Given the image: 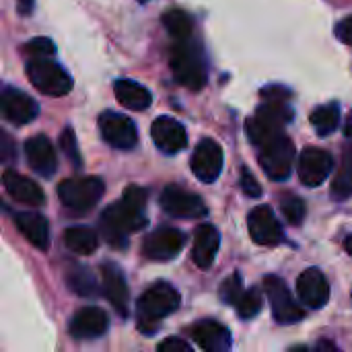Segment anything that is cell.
Wrapping results in <instances>:
<instances>
[{"label":"cell","instance_id":"37","mask_svg":"<svg viewBox=\"0 0 352 352\" xmlns=\"http://www.w3.org/2000/svg\"><path fill=\"white\" fill-rule=\"evenodd\" d=\"M291 97H293V93L287 87L272 85V87L262 89V99H266V101H291Z\"/></svg>","mask_w":352,"mask_h":352},{"label":"cell","instance_id":"29","mask_svg":"<svg viewBox=\"0 0 352 352\" xmlns=\"http://www.w3.org/2000/svg\"><path fill=\"white\" fill-rule=\"evenodd\" d=\"M340 124V107L336 103H326L320 105L318 109H314L311 113V126L316 128V132L320 136H328L332 134Z\"/></svg>","mask_w":352,"mask_h":352},{"label":"cell","instance_id":"19","mask_svg":"<svg viewBox=\"0 0 352 352\" xmlns=\"http://www.w3.org/2000/svg\"><path fill=\"white\" fill-rule=\"evenodd\" d=\"M25 157L29 167L41 177H52L58 169V157L47 136L37 134L25 142Z\"/></svg>","mask_w":352,"mask_h":352},{"label":"cell","instance_id":"39","mask_svg":"<svg viewBox=\"0 0 352 352\" xmlns=\"http://www.w3.org/2000/svg\"><path fill=\"white\" fill-rule=\"evenodd\" d=\"M161 352H171V351H177V352H190L192 351V346L186 342V340H182V338H177V336H171V338H167L165 342H161L159 346H157Z\"/></svg>","mask_w":352,"mask_h":352},{"label":"cell","instance_id":"36","mask_svg":"<svg viewBox=\"0 0 352 352\" xmlns=\"http://www.w3.org/2000/svg\"><path fill=\"white\" fill-rule=\"evenodd\" d=\"M239 184H241V190H243L245 196H250V198H260V196H262V188H260V184L256 182V177L250 173V169H241Z\"/></svg>","mask_w":352,"mask_h":352},{"label":"cell","instance_id":"13","mask_svg":"<svg viewBox=\"0 0 352 352\" xmlns=\"http://www.w3.org/2000/svg\"><path fill=\"white\" fill-rule=\"evenodd\" d=\"M186 245V235L179 229L173 227H163L151 233L144 243H142V254L148 260L155 262H167L173 260Z\"/></svg>","mask_w":352,"mask_h":352},{"label":"cell","instance_id":"20","mask_svg":"<svg viewBox=\"0 0 352 352\" xmlns=\"http://www.w3.org/2000/svg\"><path fill=\"white\" fill-rule=\"evenodd\" d=\"M101 280H103V293H105L107 301L111 303V307L122 318H126L128 316L130 293H128V285H126V278H124L122 270L116 264L105 262L101 266Z\"/></svg>","mask_w":352,"mask_h":352},{"label":"cell","instance_id":"26","mask_svg":"<svg viewBox=\"0 0 352 352\" xmlns=\"http://www.w3.org/2000/svg\"><path fill=\"white\" fill-rule=\"evenodd\" d=\"M62 237H64V245L80 256H91L99 245L97 233L89 227H68Z\"/></svg>","mask_w":352,"mask_h":352},{"label":"cell","instance_id":"16","mask_svg":"<svg viewBox=\"0 0 352 352\" xmlns=\"http://www.w3.org/2000/svg\"><path fill=\"white\" fill-rule=\"evenodd\" d=\"M151 136H153V142L157 144V148L163 151L165 155H175V153L184 151L188 144L186 128L175 118H169V116H159L153 122Z\"/></svg>","mask_w":352,"mask_h":352},{"label":"cell","instance_id":"14","mask_svg":"<svg viewBox=\"0 0 352 352\" xmlns=\"http://www.w3.org/2000/svg\"><path fill=\"white\" fill-rule=\"evenodd\" d=\"M0 109L6 122L14 126H25L33 122L39 113V105L33 97L23 93L21 89L6 87L0 95Z\"/></svg>","mask_w":352,"mask_h":352},{"label":"cell","instance_id":"4","mask_svg":"<svg viewBox=\"0 0 352 352\" xmlns=\"http://www.w3.org/2000/svg\"><path fill=\"white\" fill-rule=\"evenodd\" d=\"M179 303H182V297L171 285L157 283V285L148 287L136 303L138 328L146 334L155 332L163 318L177 311Z\"/></svg>","mask_w":352,"mask_h":352},{"label":"cell","instance_id":"21","mask_svg":"<svg viewBox=\"0 0 352 352\" xmlns=\"http://www.w3.org/2000/svg\"><path fill=\"white\" fill-rule=\"evenodd\" d=\"M219 245H221L219 231L208 223L198 225L194 231V248H192L194 264L202 270H208L214 264V258L219 254Z\"/></svg>","mask_w":352,"mask_h":352},{"label":"cell","instance_id":"31","mask_svg":"<svg viewBox=\"0 0 352 352\" xmlns=\"http://www.w3.org/2000/svg\"><path fill=\"white\" fill-rule=\"evenodd\" d=\"M262 305H264L262 293L258 289H250V291H243L241 299L235 303V309L241 320H252L262 311Z\"/></svg>","mask_w":352,"mask_h":352},{"label":"cell","instance_id":"38","mask_svg":"<svg viewBox=\"0 0 352 352\" xmlns=\"http://www.w3.org/2000/svg\"><path fill=\"white\" fill-rule=\"evenodd\" d=\"M334 33H336V37H338L342 43L352 45V14L351 16H346V19H342V21L336 25Z\"/></svg>","mask_w":352,"mask_h":352},{"label":"cell","instance_id":"7","mask_svg":"<svg viewBox=\"0 0 352 352\" xmlns=\"http://www.w3.org/2000/svg\"><path fill=\"white\" fill-rule=\"evenodd\" d=\"M262 289H264V295L268 297L272 316H274V320L278 324L291 326V324H297V322H301L305 318V311L293 299V295H291V291H289V287L285 285L283 278L270 274V276L264 278Z\"/></svg>","mask_w":352,"mask_h":352},{"label":"cell","instance_id":"32","mask_svg":"<svg viewBox=\"0 0 352 352\" xmlns=\"http://www.w3.org/2000/svg\"><path fill=\"white\" fill-rule=\"evenodd\" d=\"M280 210L285 214V219L291 223V225H301L303 219H305V202L299 198V196H293V194H283L280 196Z\"/></svg>","mask_w":352,"mask_h":352},{"label":"cell","instance_id":"25","mask_svg":"<svg viewBox=\"0 0 352 352\" xmlns=\"http://www.w3.org/2000/svg\"><path fill=\"white\" fill-rule=\"evenodd\" d=\"M113 93L116 99L120 101V105L134 109V111H142L153 103V95L146 87H142L136 80L130 78H120L113 82Z\"/></svg>","mask_w":352,"mask_h":352},{"label":"cell","instance_id":"6","mask_svg":"<svg viewBox=\"0 0 352 352\" xmlns=\"http://www.w3.org/2000/svg\"><path fill=\"white\" fill-rule=\"evenodd\" d=\"M103 192L105 186L99 177H70L58 186L60 202L76 214L89 212L101 200Z\"/></svg>","mask_w":352,"mask_h":352},{"label":"cell","instance_id":"8","mask_svg":"<svg viewBox=\"0 0 352 352\" xmlns=\"http://www.w3.org/2000/svg\"><path fill=\"white\" fill-rule=\"evenodd\" d=\"M260 165L272 182H285L295 165V146L291 138L280 134L264 144L260 153Z\"/></svg>","mask_w":352,"mask_h":352},{"label":"cell","instance_id":"1","mask_svg":"<svg viewBox=\"0 0 352 352\" xmlns=\"http://www.w3.org/2000/svg\"><path fill=\"white\" fill-rule=\"evenodd\" d=\"M146 190L140 186H128L122 200L107 206L101 214V235L111 248L124 250L128 235L146 227Z\"/></svg>","mask_w":352,"mask_h":352},{"label":"cell","instance_id":"28","mask_svg":"<svg viewBox=\"0 0 352 352\" xmlns=\"http://www.w3.org/2000/svg\"><path fill=\"white\" fill-rule=\"evenodd\" d=\"M163 25L173 39H188L194 31V21L186 10L171 8L163 14Z\"/></svg>","mask_w":352,"mask_h":352},{"label":"cell","instance_id":"2","mask_svg":"<svg viewBox=\"0 0 352 352\" xmlns=\"http://www.w3.org/2000/svg\"><path fill=\"white\" fill-rule=\"evenodd\" d=\"M169 64L173 70V76L179 85H184L190 91H200L206 85V60L200 50V45L188 37V39H175L169 52Z\"/></svg>","mask_w":352,"mask_h":352},{"label":"cell","instance_id":"17","mask_svg":"<svg viewBox=\"0 0 352 352\" xmlns=\"http://www.w3.org/2000/svg\"><path fill=\"white\" fill-rule=\"evenodd\" d=\"M107 328H109L107 314L95 305H89V307L78 309L72 316L68 332L76 340H95V338L103 336L107 332Z\"/></svg>","mask_w":352,"mask_h":352},{"label":"cell","instance_id":"18","mask_svg":"<svg viewBox=\"0 0 352 352\" xmlns=\"http://www.w3.org/2000/svg\"><path fill=\"white\" fill-rule=\"evenodd\" d=\"M297 293L301 301L311 309H322L330 301V285L322 270L307 268L297 278Z\"/></svg>","mask_w":352,"mask_h":352},{"label":"cell","instance_id":"10","mask_svg":"<svg viewBox=\"0 0 352 352\" xmlns=\"http://www.w3.org/2000/svg\"><path fill=\"white\" fill-rule=\"evenodd\" d=\"M161 208L173 219H202L206 217V204L200 196L179 188L167 186L161 194Z\"/></svg>","mask_w":352,"mask_h":352},{"label":"cell","instance_id":"24","mask_svg":"<svg viewBox=\"0 0 352 352\" xmlns=\"http://www.w3.org/2000/svg\"><path fill=\"white\" fill-rule=\"evenodd\" d=\"M14 227L39 252L50 250V225H47L45 217H41L37 212H19V214H14Z\"/></svg>","mask_w":352,"mask_h":352},{"label":"cell","instance_id":"11","mask_svg":"<svg viewBox=\"0 0 352 352\" xmlns=\"http://www.w3.org/2000/svg\"><path fill=\"white\" fill-rule=\"evenodd\" d=\"M334 169V157L318 146H307L299 155V179L307 188H318L322 186Z\"/></svg>","mask_w":352,"mask_h":352},{"label":"cell","instance_id":"23","mask_svg":"<svg viewBox=\"0 0 352 352\" xmlns=\"http://www.w3.org/2000/svg\"><path fill=\"white\" fill-rule=\"evenodd\" d=\"M2 184L8 192V196L21 204H29V206H39L43 204L45 196H43V190L29 177L16 173V171H4L2 175Z\"/></svg>","mask_w":352,"mask_h":352},{"label":"cell","instance_id":"43","mask_svg":"<svg viewBox=\"0 0 352 352\" xmlns=\"http://www.w3.org/2000/svg\"><path fill=\"white\" fill-rule=\"evenodd\" d=\"M138 2H142V4H144V2H148V0H138Z\"/></svg>","mask_w":352,"mask_h":352},{"label":"cell","instance_id":"27","mask_svg":"<svg viewBox=\"0 0 352 352\" xmlns=\"http://www.w3.org/2000/svg\"><path fill=\"white\" fill-rule=\"evenodd\" d=\"M332 196L336 200H346L352 196V144L344 148L340 169L336 171L332 182Z\"/></svg>","mask_w":352,"mask_h":352},{"label":"cell","instance_id":"35","mask_svg":"<svg viewBox=\"0 0 352 352\" xmlns=\"http://www.w3.org/2000/svg\"><path fill=\"white\" fill-rule=\"evenodd\" d=\"M60 146L64 151V155L72 161L74 167H80V153H78V146H76V136H74V130L70 126H66L60 134Z\"/></svg>","mask_w":352,"mask_h":352},{"label":"cell","instance_id":"9","mask_svg":"<svg viewBox=\"0 0 352 352\" xmlns=\"http://www.w3.org/2000/svg\"><path fill=\"white\" fill-rule=\"evenodd\" d=\"M99 132L103 140L120 151H130L138 142V132L128 116L116 111H103L99 116Z\"/></svg>","mask_w":352,"mask_h":352},{"label":"cell","instance_id":"30","mask_svg":"<svg viewBox=\"0 0 352 352\" xmlns=\"http://www.w3.org/2000/svg\"><path fill=\"white\" fill-rule=\"evenodd\" d=\"M66 283H68L70 291L76 293L78 297H95L97 295V280H95V276L91 274L89 268L74 266L68 272Z\"/></svg>","mask_w":352,"mask_h":352},{"label":"cell","instance_id":"22","mask_svg":"<svg viewBox=\"0 0 352 352\" xmlns=\"http://www.w3.org/2000/svg\"><path fill=\"white\" fill-rule=\"evenodd\" d=\"M194 342L208 352H227L231 349V332L217 320H202L192 328Z\"/></svg>","mask_w":352,"mask_h":352},{"label":"cell","instance_id":"3","mask_svg":"<svg viewBox=\"0 0 352 352\" xmlns=\"http://www.w3.org/2000/svg\"><path fill=\"white\" fill-rule=\"evenodd\" d=\"M293 118H295V111L289 105V101H266L264 99V105H260L256 109V113L248 120L245 132H248L252 144L262 148L264 144H268L270 140L280 136Z\"/></svg>","mask_w":352,"mask_h":352},{"label":"cell","instance_id":"15","mask_svg":"<svg viewBox=\"0 0 352 352\" xmlns=\"http://www.w3.org/2000/svg\"><path fill=\"white\" fill-rule=\"evenodd\" d=\"M248 229L258 245H278L285 241L283 227L270 206H256L248 217Z\"/></svg>","mask_w":352,"mask_h":352},{"label":"cell","instance_id":"40","mask_svg":"<svg viewBox=\"0 0 352 352\" xmlns=\"http://www.w3.org/2000/svg\"><path fill=\"white\" fill-rule=\"evenodd\" d=\"M33 2H35V0H16V10H19L21 14H29V12L33 10Z\"/></svg>","mask_w":352,"mask_h":352},{"label":"cell","instance_id":"33","mask_svg":"<svg viewBox=\"0 0 352 352\" xmlns=\"http://www.w3.org/2000/svg\"><path fill=\"white\" fill-rule=\"evenodd\" d=\"M241 295H243V283H241V276L235 272V274H231V276L221 285V289H219V297H221V301H223V303H227V305H235V303L241 299Z\"/></svg>","mask_w":352,"mask_h":352},{"label":"cell","instance_id":"12","mask_svg":"<svg viewBox=\"0 0 352 352\" xmlns=\"http://www.w3.org/2000/svg\"><path fill=\"white\" fill-rule=\"evenodd\" d=\"M223 148L219 142H214L212 138H202L198 142V146L194 148V155H192V171L194 175L204 182V184H212L219 179L221 171H223Z\"/></svg>","mask_w":352,"mask_h":352},{"label":"cell","instance_id":"5","mask_svg":"<svg viewBox=\"0 0 352 352\" xmlns=\"http://www.w3.org/2000/svg\"><path fill=\"white\" fill-rule=\"evenodd\" d=\"M29 82L43 95L64 97L72 91V76L52 58H31L25 66Z\"/></svg>","mask_w":352,"mask_h":352},{"label":"cell","instance_id":"42","mask_svg":"<svg viewBox=\"0 0 352 352\" xmlns=\"http://www.w3.org/2000/svg\"><path fill=\"white\" fill-rule=\"evenodd\" d=\"M344 250H346V252L352 256V235L351 237H346V241H344Z\"/></svg>","mask_w":352,"mask_h":352},{"label":"cell","instance_id":"34","mask_svg":"<svg viewBox=\"0 0 352 352\" xmlns=\"http://www.w3.org/2000/svg\"><path fill=\"white\" fill-rule=\"evenodd\" d=\"M23 52L29 58H52L56 54V45L47 37H35V39H31L29 43L23 45Z\"/></svg>","mask_w":352,"mask_h":352},{"label":"cell","instance_id":"41","mask_svg":"<svg viewBox=\"0 0 352 352\" xmlns=\"http://www.w3.org/2000/svg\"><path fill=\"white\" fill-rule=\"evenodd\" d=\"M2 159L4 161L10 159V138L6 134H2Z\"/></svg>","mask_w":352,"mask_h":352}]
</instances>
